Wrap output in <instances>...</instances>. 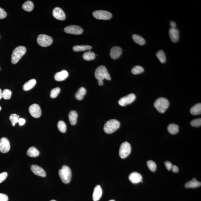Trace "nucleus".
<instances>
[{
	"mask_svg": "<svg viewBox=\"0 0 201 201\" xmlns=\"http://www.w3.org/2000/svg\"><path fill=\"white\" fill-rule=\"evenodd\" d=\"M61 180L65 184H68L72 178V171L70 168L66 165H63L62 168L59 171Z\"/></svg>",
	"mask_w": 201,
	"mask_h": 201,
	"instance_id": "f257e3e1",
	"label": "nucleus"
},
{
	"mask_svg": "<svg viewBox=\"0 0 201 201\" xmlns=\"http://www.w3.org/2000/svg\"><path fill=\"white\" fill-rule=\"evenodd\" d=\"M169 106V100L164 97H160L156 100L154 103V107L159 113H164L168 108Z\"/></svg>",
	"mask_w": 201,
	"mask_h": 201,
	"instance_id": "f03ea898",
	"label": "nucleus"
},
{
	"mask_svg": "<svg viewBox=\"0 0 201 201\" xmlns=\"http://www.w3.org/2000/svg\"><path fill=\"white\" fill-rule=\"evenodd\" d=\"M26 52V48L23 46H19L13 51L11 56V61L13 64H16Z\"/></svg>",
	"mask_w": 201,
	"mask_h": 201,
	"instance_id": "7ed1b4c3",
	"label": "nucleus"
},
{
	"mask_svg": "<svg viewBox=\"0 0 201 201\" xmlns=\"http://www.w3.org/2000/svg\"><path fill=\"white\" fill-rule=\"evenodd\" d=\"M121 123L116 119H111L108 121L104 125V130L106 133L111 134L119 129Z\"/></svg>",
	"mask_w": 201,
	"mask_h": 201,
	"instance_id": "20e7f679",
	"label": "nucleus"
},
{
	"mask_svg": "<svg viewBox=\"0 0 201 201\" xmlns=\"http://www.w3.org/2000/svg\"><path fill=\"white\" fill-rule=\"evenodd\" d=\"M95 76L98 80H103L104 79L107 80H111V77L105 66L100 65L98 67L95 73Z\"/></svg>",
	"mask_w": 201,
	"mask_h": 201,
	"instance_id": "39448f33",
	"label": "nucleus"
},
{
	"mask_svg": "<svg viewBox=\"0 0 201 201\" xmlns=\"http://www.w3.org/2000/svg\"><path fill=\"white\" fill-rule=\"evenodd\" d=\"M131 145L127 142L122 143L119 149V155L122 159L125 158L131 153Z\"/></svg>",
	"mask_w": 201,
	"mask_h": 201,
	"instance_id": "423d86ee",
	"label": "nucleus"
},
{
	"mask_svg": "<svg viewBox=\"0 0 201 201\" xmlns=\"http://www.w3.org/2000/svg\"><path fill=\"white\" fill-rule=\"evenodd\" d=\"M52 37L45 34L39 35L37 38V42L41 46L46 47L50 46L53 43Z\"/></svg>",
	"mask_w": 201,
	"mask_h": 201,
	"instance_id": "0eeeda50",
	"label": "nucleus"
},
{
	"mask_svg": "<svg viewBox=\"0 0 201 201\" xmlns=\"http://www.w3.org/2000/svg\"><path fill=\"white\" fill-rule=\"evenodd\" d=\"M92 14L95 18L100 20H109L111 18L112 16L111 13L104 10L95 11Z\"/></svg>",
	"mask_w": 201,
	"mask_h": 201,
	"instance_id": "6e6552de",
	"label": "nucleus"
},
{
	"mask_svg": "<svg viewBox=\"0 0 201 201\" xmlns=\"http://www.w3.org/2000/svg\"><path fill=\"white\" fill-rule=\"evenodd\" d=\"M65 32L74 35H80L83 32V29L81 27L78 25H69L64 28Z\"/></svg>",
	"mask_w": 201,
	"mask_h": 201,
	"instance_id": "1a4fd4ad",
	"label": "nucleus"
},
{
	"mask_svg": "<svg viewBox=\"0 0 201 201\" xmlns=\"http://www.w3.org/2000/svg\"><path fill=\"white\" fill-rule=\"evenodd\" d=\"M136 96L135 94H131L127 96L122 97L119 100V103L122 106H126L133 102L136 99Z\"/></svg>",
	"mask_w": 201,
	"mask_h": 201,
	"instance_id": "9d476101",
	"label": "nucleus"
},
{
	"mask_svg": "<svg viewBox=\"0 0 201 201\" xmlns=\"http://www.w3.org/2000/svg\"><path fill=\"white\" fill-rule=\"evenodd\" d=\"M9 142L6 137H3L0 139V152L3 153L8 152L10 149Z\"/></svg>",
	"mask_w": 201,
	"mask_h": 201,
	"instance_id": "9b49d317",
	"label": "nucleus"
},
{
	"mask_svg": "<svg viewBox=\"0 0 201 201\" xmlns=\"http://www.w3.org/2000/svg\"><path fill=\"white\" fill-rule=\"evenodd\" d=\"M29 113L33 117H40L41 114V108L38 104H34L31 105L29 108Z\"/></svg>",
	"mask_w": 201,
	"mask_h": 201,
	"instance_id": "f8f14e48",
	"label": "nucleus"
},
{
	"mask_svg": "<svg viewBox=\"0 0 201 201\" xmlns=\"http://www.w3.org/2000/svg\"><path fill=\"white\" fill-rule=\"evenodd\" d=\"M53 15L55 18L59 20L64 21L66 15L63 10L59 7H56L53 10Z\"/></svg>",
	"mask_w": 201,
	"mask_h": 201,
	"instance_id": "ddd939ff",
	"label": "nucleus"
},
{
	"mask_svg": "<svg viewBox=\"0 0 201 201\" xmlns=\"http://www.w3.org/2000/svg\"><path fill=\"white\" fill-rule=\"evenodd\" d=\"M31 171L35 175L43 177L46 176V171L38 165H33L31 167Z\"/></svg>",
	"mask_w": 201,
	"mask_h": 201,
	"instance_id": "4468645a",
	"label": "nucleus"
},
{
	"mask_svg": "<svg viewBox=\"0 0 201 201\" xmlns=\"http://www.w3.org/2000/svg\"><path fill=\"white\" fill-rule=\"evenodd\" d=\"M122 50L119 46H114L111 49L110 52V56L114 60L119 58L122 54Z\"/></svg>",
	"mask_w": 201,
	"mask_h": 201,
	"instance_id": "2eb2a0df",
	"label": "nucleus"
},
{
	"mask_svg": "<svg viewBox=\"0 0 201 201\" xmlns=\"http://www.w3.org/2000/svg\"><path fill=\"white\" fill-rule=\"evenodd\" d=\"M142 175L137 172L132 173L129 177V180L133 184H137L141 182H142Z\"/></svg>",
	"mask_w": 201,
	"mask_h": 201,
	"instance_id": "dca6fc26",
	"label": "nucleus"
},
{
	"mask_svg": "<svg viewBox=\"0 0 201 201\" xmlns=\"http://www.w3.org/2000/svg\"><path fill=\"white\" fill-rule=\"evenodd\" d=\"M169 35L172 42L176 43L178 41L180 37L179 31L177 28H171L169 30Z\"/></svg>",
	"mask_w": 201,
	"mask_h": 201,
	"instance_id": "f3484780",
	"label": "nucleus"
},
{
	"mask_svg": "<svg viewBox=\"0 0 201 201\" xmlns=\"http://www.w3.org/2000/svg\"><path fill=\"white\" fill-rule=\"evenodd\" d=\"M102 194V190L99 185H97L95 188L92 195V198L94 201H98L101 198Z\"/></svg>",
	"mask_w": 201,
	"mask_h": 201,
	"instance_id": "a211bd4d",
	"label": "nucleus"
},
{
	"mask_svg": "<svg viewBox=\"0 0 201 201\" xmlns=\"http://www.w3.org/2000/svg\"><path fill=\"white\" fill-rule=\"evenodd\" d=\"M68 73L65 70H63L60 72H57L54 75L55 80L58 81L64 80L68 78Z\"/></svg>",
	"mask_w": 201,
	"mask_h": 201,
	"instance_id": "6ab92c4d",
	"label": "nucleus"
},
{
	"mask_svg": "<svg viewBox=\"0 0 201 201\" xmlns=\"http://www.w3.org/2000/svg\"><path fill=\"white\" fill-rule=\"evenodd\" d=\"M201 186V182L197 181L196 178H193L192 180L187 182L185 186L186 188H196Z\"/></svg>",
	"mask_w": 201,
	"mask_h": 201,
	"instance_id": "aec40b11",
	"label": "nucleus"
},
{
	"mask_svg": "<svg viewBox=\"0 0 201 201\" xmlns=\"http://www.w3.org/2000/svg\"><path fill=\"white\" fill-rule=\"evenodd\" d=\"M78 113L75 111H71L69 114V119L71 125H76L77 120Z\"/></svg>",
	"mask_w": 201,
	"mask_h": 201,
	"instance_id": "412c9836",
	"label": "nucleus"
},
{
	"mask_svg": "<svg viewBox=\"0 0 201 201\" xmlns=\"http://www.w3.org/2000/svg\"><path fill=\"white\" fill-rule=\"evenodd\" d=\"M36 84V81L35 79H31L25 83L23 86V89L25 91H28L33 88Z\"/></svg>",
	"mask_w": 201,
	"mask_h": 201,
	"instance_id": "4be33fe9",
	"label": "nucleus"
},
{
	"mask_svg": "<svg viewBox=\"0 0 201 201\" xmlns=\"http://www.w3.org/2000/svg\"><path fill=\"white\" fill-rule=\"evenodd\" d=\"M39 154V151L34 147H29L27 152L28 156L31 157H36L38 156Z\"/></svg>",
	"mask_w": 201,
	"mask_h": 201,
	"instance_id": "5701e85b",
	"label": "nucleus"
},
{
	"mask_svg": "<svg viewBox=\"0 0 201 201\" xmlns=\"http://www.w3.org/2000/svg\"><path fill=\"white\" fill-rule=\"evenodd\" d=\"M190 113L194 115H199L201 113V104L198 103L195 104L191 108Z\"/></svg>",
	"mask_w": 201,
	"mask_h": 201,
	"instance_id": "b1692460",
	"label": "nucleus"
},
{
	"mask_svg": "<svg viewBox=\"0 0 201 201\" xmlns=\"http://www.w3.org/2000/svg\"><path fill=\"white\" fill-rule=\"evenodd\" d=\"M168 131L169 133L173 135H175L178 132L179 126L176 124L173 123L169 124L168 127Z\"/></svg>",
	"mask_w": 201,
	"mask_h": 201,
	"instance_id": "393cba45",
	"label": "nucleus"
},
{
	"mask_svg": "<svg viewBox=\"0 0 201 201\" xmlns=\"http://www.w3.org/2000/svg\"><path fill=\"white\" fill-rule=\"evenodd\" d=\"M34 7L32 1H27L24 3L22 5V8L27 12H31L33 10Z\"/></svg>",
	"mask_w": 201,
	"mask_h": 201,
	"instance_id": "a878e982",
	"label": "nucleus"
},
{
	"mask_svg": "<svg viewBox=\"0 0 201 201\" xmlns=\"http://www.w3.org/2000/svg\"><path fill=\"white\" fill-rule=\"evenodd\" d=\"M133 40L137 44L140 45H143L145 44L146 41L145 39L140 35L137 34H133L132 35Z\"/></svg>",
	"mask_w": 201,
	"mask_h": 201,
	"instance_id": "bb28decb",
	"label": "nucleus"
},
{
	"mask_svg": "<svg viewBox=\"0 0 201 201\" xmlns=\"http://www.w3.org/2000/svg\"><path fill=\"white\" fill-rule=\"evenodd\" d=\"M91 48L92 47L89 45H80V46H74L73 47V50L74 52H78L90 50Z\"/></svg>",
	"mask_w": 201,
	"mask_h": 201,
	"instance_id": "cd10ccee",
	"label": "nucleus"
},
{
	"mask_svg": "<svg viewBox=\"0 0 201 201\" xmlns=\"http://www.w3.org/2000/svg\"><path fill=\"white\" fill-rule=\"evenodd\" d=\"M86 94V90L84 87H81L79 90L75 95V97L78 100H81L83 99L84 96Z\"/></svg>",
	"mask_w": 201,
	"mask_h": 201,
	"instance_id": "c85d7f7f",
	"label": "nucleus"
},
{
	"mask_svg": "<svg viewBox=\"0 0 201 201\" xmlns=\"http://www.w3.org/2000/svg\"><path fill=\"white\" fill-rule=\"evenodd\" d=\"M95 57V54L92 52H86L83 55V58L84 60L87 61L93 60Z\"/></svg>",
	"mask_w": 201,
	"mask_h": 201,
	"instance_id": "c756f323",
	"label": "nucleus"
},
{
	"mask_svg": "<svg viewBox=\"0 0 201 201\" xmlns=\"http://www.w3.org/2000/svg\"><path fill=\"white\" fill-rule=\"evenodd\" d=\"M156 56L162 63H165L166 62V57L164 52L163 50H160L157 52Z\"/></svg>",
	"mask_w": 201,
	"mask_h": 201,
	"instance_id": "7c9ffc66",
	"label": "nucleus"
},
{
	"mask_svg": "<svg viewBox=\"0 0 201 201\" xmlns=\"http://www.w3.org/2000/svg\"><path fill=\"white\" fill-rule=\"evenodd\" d=\"M144 71V70L142 67L140 66H136L132 69L131 72L134 75H137L143 73Z\"/></svg>",
	"mask_w": 201,
	"mask_h": 201,
	"instance_id": "2f4dec72",
	"label": "nucleus"
},
{
	"mask_svg": "<svg viewBox=\"0 0 201 201\" xmlns=\"http://www.w3.org/2000/svg\"><path fill=\"white\" fill-rule=\"evenodd\" d=\"M19 116L15 114H11L9 116V120L11 122L13 126H15V124L18 123Z\"/></svg>",
	"mask_w": 201,
	"mask_h": 201,
	"instance_id": "473e14b6",
	"label": "nucleus"
},
{
	"mask_svg": "<svg viewBox=\"0 0 201 201\" xmlns=\"http://www.w3.org/2000/svg\"><path fill=\"white\" fill-rule=\"evenodd\" d=\"M58 127L61 132L65 133L66 131V125L64 121H59L58 124Z\"/></svg>",
	"mask_w": 201,
	"mask_h": 201,
	"instance_id": "72a5a7b5",
	"label": "nucleus"
},
{
	"mask_svg": "<svg viewBox=\"0 0 201 201\" xmlns=\"http://www.w3.org/2000/svg\"><path fill=\"white\" fill-rule=\"evenodd\" d=\"M147 165L150 170L152 172H155L156 170L157 165L154 161L152 160L147 161Z\"/></svg>",
	"mask_w": 201,
	"mask_h": 201,
	"instance_id": "f704fd0d",
	"label": "nucleus"
},
{
	"mask_svg": "<svg viewBox=\"0 0 201 201\" xmlns=\"http://www.w3.org/2000/svg\"><path fill=\"white\" fill-rule=\"evenodd\" d=\"M60 91L59 88H56L53 89L50 92V97L52 98H56Z\"/></svg>",
	"mask_w": 201,
	"mask_h": 201,
	"instance_id": "c9c22d12",
	"label": "nucleus"
},
{
	"mask_svg": "<svg viewBox=\"0 0 201 201\" xmlns=\"http://www.w3.org/2000/svg\"><path fill=\"white\" fill-rule=\"evenodd\" d=\"M12 92L8 89H5L3 92V98L5 100H9L11 98Z\"/></svg>",
	"mask_w": 201,
	"mask_h": 201,
	"instance_id": "e433bc0d",
	"label": "nucleus"
},
{
	"mask_svg": "<svg viewBox=\"0 0 201 201\" xmlns=\"http://www.w3.org/2000/svg\"><path fill=\"white\" fill-rule=\"evenodd\" d=\"M190 124L193 127H198L200 126L201 125V118L195 119L191 121Z\"/></svg>",
	"mask_w": 201,
	"mask_h": 201,
	"instance_id": "4c0bfd02",
	"label": "nucleus"
},
{
	"mask_svg": "<svg viewBox=\"0 0 201 201\" xmlns=\"http://www.w3.org/2000/svg\"><path fill=\"white\" fill-rule=\"evenodd\" d=\"M8 176V173L6 172L2 173L0 174V183L3 182L5 180Z\"/></svg>",
	"mask_w": 201,
	"mask_h": 201,
	"instance_id": "58836bf2",
	"label": "nucleus"
},
{
	"mask_svg": "<svg viewBox=\"0 0 201 201\" xmlns=\"http://www.w3.org/2000/svg\"><path fill=\"white\" fill-rule=\"evenodd\" d=\"M7 16V13L4 10L0 8V19H3L5 18Z\"/></svg>",
	"mask_w": 201,
	"mask_h": 201,
	"instance_id": "ea45409f",
	"label": "nucleus"
},
{
	"mask_svg": "<svg viewBox=\"0 0 201 201\" xmlns=\"http://www.w3.org/2000/svg\"><path fill=\"white\" fill-rule=\"evenodd\" d=\"M8 197L7 195L3 193H0V201H8Z\"/></svg>",
	"mask_w": 201,
	"mask_h": 201,
	"instance_id": "a19ab883",
	"label": "nucleus"
},
{
	"mask_svg": "<svg viewBox=\"0 0 201 201\" xmlns=\"http://www.w3.org/2000/svg\"><path fill=\"white\" fill-rule=\"evenodd\" d=\"M165 164L168 170H171V169H172L173 165L172 163H171L170 162L168 161H165Z\"/></svg>",
	"mask_w": 201,
	"mask_h": 201,
	"instance_id": "79ce46f5",
	"label": "nucleus"
},
{
	"mask_svg": "<svg viewBox=\"0 0 201 201\" xmlns=\"http://www.w3.org/2000/svg\"><path fill=\"white\" fill-rule=\"evenodd\" d=\"M18 123L19 125L23 126L24 125L25 123V120L24 119H23V118H20V119L19 118Z\"/></svg>",
	"mask_w": 201,
	"mask_h": 201,
	"instance_id": "37998d69",
	"label": "nucleus"
},
{
	"mask_svg": "<svg viewBox=\"0 0 201 201\" xmlns=\"http://www.w3.org/2000/svg\"><path fill=\"white\" fill-rule=\"evenodd\" d=\"M172 169L173 172L174 173H177L179 171L178 168L175 165H173L172 169Z\"/></svg>",
	"mask_w": 201,
	"mask_h": 201,
	"instance_id": "c03bdc74",
	"label": "nucleus"
},
{
	"mask_svg": "<svg viewBox=\"0 0 201 201\" xmlns=\"http://www.w3.org/2000/svg\"><path fill=\"white\" fill-rule=\"evenodd\" d=\"M170 24L171 26V28H176V23L175 22L173 21H171Z\"/></svg>",
	"mask_w": 201,
	"mask_h": 201,
	"instance_id": "a18cd8bd",
	"label": "nucleus"
},
{
	"mask_svg": "<svg viewBox=\"0 0 201 201\" xmlns=\"http://www.w3.org/2000/svg\"><path fill=\"white\" fill-rule=\"evenodd\" d=\"M98 84L100 86L103 85L104 84L103 80H98Z\"/></svg>",
	"mask_w": 201,
	"mask_h": 201,
	"instance_id": "49530a36",
	"label": "nucleus"
},
{
	"mask_svg": "<svg viewBox=\"0 0 201 201\" xmlns=\"http://www.w3.org/2000/svg\"><path fill=\"white\" fill-rule=\"evenodd\" d=\"M2 98H3V91L0 89V100H1Z\"/></svg>",
	"mask_w": 201,
	"mask_h": 201,
	"instance_id": "de8ad7c7",
	"label": "nucleus"
},
{
	"mask_svg": "<svg viewBox=\"0 0 201 201\" xmlns=\"http://www.w3.org/2000/svg\"><path fill=\"white\" fill-rule=\"evenodd\" d=\"M50 201H56V200H50Z\"/></svg>",
	"mask_w": 201,
	"mask_h": 201,
	"instance_id": "09e8293b",
	"label": "nucleus"
},
{
	"mask_svg": "<svg viewBox=\"0 0 201 201\" xmlns=\"http://www.w3.org/2000/svg\"><path fill=\"white\" fill-rule=\"evenodd\" d=\"M109 201H115L114 200H110Z\"/></svg>",
	"mask_w": 201,
	"mask_h": 201,
	"instance_id": "8fccbe9b",
	"label": "nucleus"
},
{
	"mask_svg": "<svg viewBox=\"0 0 201 201\" xmlns=\"http://www.w3.org/2000/svg\"><path fill=\"white\" fill-rule=\"evenodd\" d=\"M2 108L1 106H0V111H1V110Z\"/></svg>",
	"mask_w": 201,
	"mask_h": 201,
	"instance_id": "3c124183",
	"label": "nucleus"
},
{
	"mask_svg": "<svg viewBox=\"0 0 201 201\" xmlns=\"http://www.w3.org/2000/svg\"><path fill=\"white\" fill-rule=\"evenodd\" d=\"M0 70H1V68H0Z\"/></svg>",
	"mask_w": 201,
	"mask_h": 201,
	"instance_id": "603ef678",
	"label": "nucleus"
}]
</instances>
